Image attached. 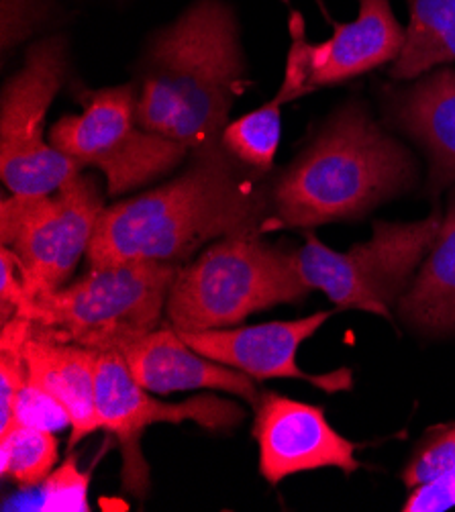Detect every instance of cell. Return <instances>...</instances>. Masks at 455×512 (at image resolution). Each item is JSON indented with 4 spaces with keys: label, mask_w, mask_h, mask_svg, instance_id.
<instances>
[{
    "label": "cell",
    "mask_w": 455,
    "mask_h": 512,
    "mask_svg": "<svg viewBox=\"0 0 455 512\" xmlns=\"http://www.w3.org/2000/svg\"><path fill=\"white\" fill-rule=\"evenodd\" d=\"M264 192L223 149L192 158L176 180L105 209L88 247V268L125 262L180 266L209 241L266 229Z\"/></svg>",
    "instance_id": "1"
},
{
    "label": "cell",
    "mask_w": 455,
    "mask_h": 512,
    "mask_svg": "<svg viewBox=\"0 0 455 512\" xmlns=\"http://www.w3.org/2000/svg\"><path fill=\"white\" fill-rule=\"evenodd\" d=\"M237 25L221 0H198L162 29L143 58L137 121L180 143L192 158L223 151V131L243 92Z\"/></svg>",
    "instance_id": "2"
},
{
    "label": "cell",
    "mask_w": 455,
    "mask_h": 512,
    "mask_svg": "<svg viewBox=\"0 0 455 512\" xmlns=\"http://www.w3.org/2000/svg\"><path fill=\"white\" fill-rule=\"evenodd\" d=\"M411 153L360 107H343L278 178L266 227L362 219L415 182Z\"/></svg>",
    "instance_id": "3"
},
{
    "label": "cell",
    "mask_w": 455,
    "mask_h": 512,
    "mask_svg": "<svg viewBox=\"0 0 455 512\" xmlns=\"http://www.w3.org/2000/svg\"><path fill=\"white\" fill-rule=\"evenodd\" d=\"M178 268L154 262L88 268L78 282L33 298L15 317L27 319L33 335L121 353L158 329Z\"/></svg>",
    "instance_id": "4"
},
{
    "label": "cell",
    "mask_w": 455,
    "mask_h": 512,
    "mask_svg": "<svg viewBox=\"0 0 455 512\" xmlns=\"http://www.w3.org/2000/svg\"><path fill=\"white\" fill-rule=\"evenodd\" d=\"M311 292L296 268L294 251L278 249L258 235H229L178 268L166 313L178 331L229 329Z\"/></svg>",
    "instance_id": "5"
},
{
    "label": "cell",
    "mask_w": 455,
    "mask_h": 512,
    "mask_svg": "<svg viewBox=\"0 0 455 512\" xmlns=\"http://www.w3.org/2000/svg\"><path fill=\"white\" fill-rule=\"evenodd\" d=\"M441 223L439 211L415 223L376 221L372 239L347 251L331 249L307 229L294 262L305 284L325 292L339 311L356 309L392 319L390 306L411 286Z\"/></svg>",
    "instance_id": "6"
},
{
    "label": "cell",
    "mask_w": 455,
    "mask_h": 512,
    "mask_svg": "<svg viewBox=\"0 0 455 512\" xmlns=\"http://www.w3.org/2000/svg\"><path fill=\"white\" fill-rule=\"evenodd\" d=\"M103 213L105 198L98 180L82 172L54 196L13 194L3 198L0 239L21 262L27 304L66 284L82 255L88 253Z\"/></svg>",
    "instance_id": "7"
},
{
    "label": "cell",
    "mask_w": 455,
    "mask_h": 512,
    "mask_svg": "<svg viewBox=\"0 0 455 512\" xmlns=\"http://www.w3.org/2000/svg\"><path fill=\"white\" fill-rule=\"evenodd\" d=\"M84 111L60 119L49 131V143L82 168H98L113 196L174 170L188 149L137 121L133 84L86 92Z\"/></svg>",
    "instance_id": "8"
},
{
    "label": "cell",
    "mask_w": 455,
    "mask_h": 512,
    "mask_svg": "<svg viewBox=\"0 0 455 512\" xmlns=\"http://www.w3.org/2000/svg\"><path fill=\"white\" fill-rule=\"evenodd\" d=\"M66 72L62 37L35 43L3 90L0 102V176L19 196H45L60 190L84 168L45 143V115Z\"/></svg>",
    "instance_id": "9"
},
{
    "label": "cell",
    "mask_w": 455,
    "mask_h": 512,
    "mask_svg": "<svg viewBox=\"0 0 455 512\" xmlns=\"http://www.w3.org/2000/svg\"><path fill=\"white\" fill-rule=\"evenodd\" d=\"M96 415L98 429L119 441L123 453V490L139 500L149 490V468L139 445L149 425L192 421L207 431H231L245 419L239 404L215 394H200L182 402L154 398L133 378L119 351L98 353Z\"/></svg>",
    "instance_id": "10"
},
{
    "label": "cell",
    "mask_w": 455,
    "mask_h": 512,
    "mask_svg": "<svg viewBox=\"0 0 455 512\" xmlns=\"http://www.w3.org/2000/svg\"><path fill=\"white\" fill-rule=\"evenodd\" d=\"M360 13L351 23H333V35L323 43H307L300 23H292L284 82L276 102H292L313 90L335 86L396 62L404 47L402 29L390 0H358Z\"/></svg>",
    "instance_id": "11"
},
{
    "label": "cell",
    "mask_w": 455,
    "mask_h": 512,
    "mask_svg": "<svg viewBox=\"0 0 455 512\" xmlns=\"http://www.w3.org/2000/svg\"><path fill=\"white\" fill-rule=\"evenodd\" d=\"M254 408L260 474L272 486L288 476L321 468H339L347 476L360 470L356 443L331 427L321 406L264 392Z\"/></svg>",
    "instance_id": "12"
},
{
    "label": "cell",
    "mask_w": 455,
    "mask_h": 512,
    "mask_svg": "<svg viewBox=\"0 0 455 512\" xmlns=\"http://www.w3.org/2000/svg\"><path fill=\"white\" fill-rule=\"evenodd\" d=\"M319 311L296 321H274L254 327H229L207 331H178L180 337L198 353L213 362L235 368L254 380L288 378L309 382L327 394L351 390L353 372L341 368L329 374H309L298 368V347L313 337L331 317Z\"/></svg>",
    "instance_id": "13"
},
{
    "label": "cell",
    "mask_w": 455,
    "mask_h": 512,
    "mask_svg": "<svg viewBox=\"0 0 455 512\" xmlns=\"http://www.w3.org/2000/svg\"><path fill=\"white\" fill-rule=\"evenodd\" d=\"M121 355L133 378L154 394L221 390L249 404L260 398L254 378L194 351L176 329L158 327L127 345Z\"/></svg>",
    "instance_id": "14"
},
{
    "label": "cell",
    "mask_w": 455,
    "mask_h": 512,
    "mask_svg": "<svg viewBox=\"0 0 455 512\" xmlns=\"http://www.w3.org/2000/svg\"><path fill=\"white\" fill-rule=\"evenodd\" d=\"M388 100L392 121L427 153L431 194L455 184V70H431Z\"/></svg>",
    "instance_id": "15"
},
{
    "label": "cell",
    "mask_w": 455,
    "mask_h": 512,
    "mask_svg": "<svg viewBox=\"0 0 455 512\" xmlns=\"http://www.w3.org/2000/svg\"><path fill=\"white\" fill-rule=\"evenodd\" d=\"M29 380L52 392L72 417L70 447L98 429L96 364L98 351L29 333L25 341Z\"/></svg>",
    "instance_id": "16"
},
{
    "label": "cell",
    "mask_w": 455,
    "mask_h": 512,
    "mask_svg": "<svg viewBox=\"0 0 455 512\" xmlns=\"http://www.w3.org/2000/svg\"><path fill=\"white\" fill-rule=\"evenodd\" d=\"M398 313L423 333H455V190L431 251L398 300Z\"/></svg>",
    "instance_id": "17"
},
{
    "label": "cell",
    "mask_w": 455,
    "mask_h": 512,
    "mask_svg": "<svg viewBox=\"0 0 455 512\" xmlns=\"http://www.w3.org/2000/svg\"><path fill=\"white\" fill-rule=\"evenodd\" d=\"M404 47L390 68L394 80H415L455 62V0H409Z\"/></svg>",
    "instance_id": "18"
},
{
    "label": "cell",
    "mask_w": 455,
    "mask_h": 512,
    "mask_svg": "<svg viewBox=\"0 0 455 512\" xmlns=\"http://www.w3.org/2000/svg\"><path fill=\"white\" fill-rule=\"evenodd\" d=\"M402 482L411 490L404 512H445L455 508V423L435 427L419 445Z\"/></svg>",
    "instance_id": "19"
},
{
    "label": "cell",
    "mask_w": 455,
    "mask_h": 512,
    "mask_svg": "<svg viewBox=\"0 0 455 512\" xmlns=\"http://www.w3.org/2000/svg\"><path fill=\"white\" fill-rule=\"evenodd\" d=\"M282 133V105L274 98L264 107L229 123L221 143L229 156L256 172H270Z\"/></svg>",
    "instance_id": "20"
},
{
    "label": "cell",
    "mask_w": 455,
    "mask_h": 512,
    "mask_svg": "<svg viewBox=\"0 0 455 512\" xmlns=\"http://www.w3.org/2000/svg\"><path fill=\"white\" fill-rule=\"evenodd\" d=\"M58 462L54 433L13 423L0 431V474L19 486L43 482Z\"/></svg>",
    "instance_id": "21"
},
{
    "label": "cell",
    "mask_w": 455,
    "mask_h": 512,
    "mask_svg": "<svg viewBox=\"0 0 455 512\" xmlns=\"http://www.w3.org/2000/svg\"><path fill=\"white\" fill-rule=\"evenodd\" d=\"M13 423L29 425L49 433H60L72 429V417L68 408L52 392H47L39 384L27 380L21 388L15 402V419ZM11 423V425H13Z\"/></svg>",
    "instance_id": "22"
},
{
    "label": "cell",
    "mask_w": 455,
    "mask_h": 512,
    "mask_svg": "<svg viewBox=\"0 0 455 512\" xmlns=\"http://www.w3.org/2000/svg\"><path fill=\"white\" fill-rule=\"evenodd\" d=\"M88 476L78 472L74 459L49 476L39 510H88Z\"/></svg>",
    "instance_id": "23"
},
{
    "label": "cell",
    "mask_w": 455,
    "mask_h": 512,
    "mask_svg": "<svg viewBox=\"0 0 455 512\" xmlns=\"http://www.w3.org/2000/svg\"><path fill=\"white\" fill-rule=\"evenodd\" d=\"M25 304L27 292L21 262L11 247L3 245L0 249V313H3V323L13 319Z\"/></svg>",
    "instance_id": "24"
}]
</instances>
